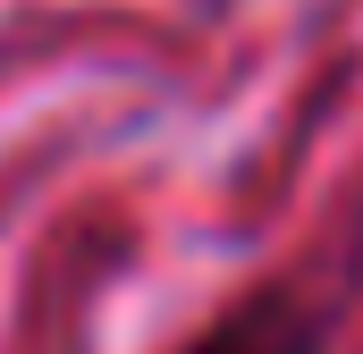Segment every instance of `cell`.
Segmentation results:
<instances>
[{
    "label": "cell",
    "mask_w": 363,
    "mask_h": 354,
    "mask_svg": "<svg viewBox=\"0 0 363 354\" xmlns=\"http://www.w3.org/2000/svg\"><path fill=\"white\" fill-rule=\"evenodd\" d=\"M178 354H330V321H321V304L304 287L262 278L237 304H220Z\"/></svg>",
    "instance_id": "obj_1"
}]
</instances>
